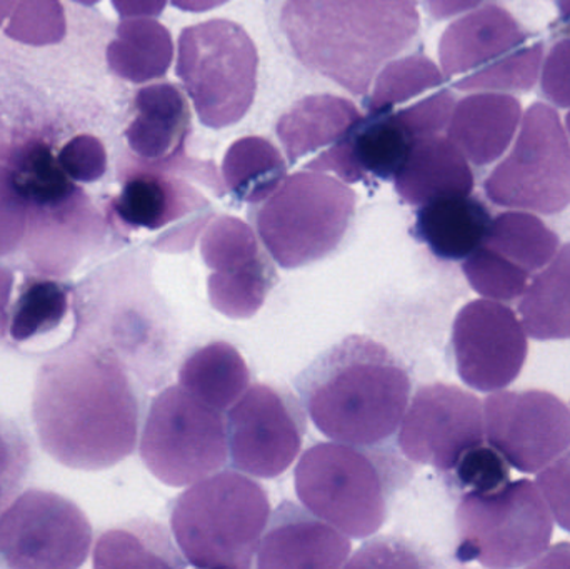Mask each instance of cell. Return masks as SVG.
<instances>
[{
  "instance_id": "83f0119b",
  "label": "cell",
  "mask_w": 570,
  "mask_h": 569,
  "mask_svg": "<svg viewBox=\"0 0 570 569\" xmlns=\"http://www.w3.org/2000/svg\"><path fill=\"white\" fill-rule=\"evenodd\" d=\"M492 216L478 197L449 196L419 207L414 234L442 261H464L488 234Z\"/></svg>"
},
{
  "instance_id": "e0dca14e",
  "label": "cell",
  "mask_w": 570,
  "mask_h": 569,
  "mask_svg": "<svg viewBox=\"0 0 570 569\" xmlns=\"http://www.w3.org/2000/svg\"><path fill=\"white\" fill-rule=\"evenodd\" d=\"M484 424L485 441L521 473H541L570 448V410L549 391H494Z\"/></svg>"
},
{
  "instance_id": "ac0fdd59",
  "label": "cell",
  "mask_w": 570,
  "mask_h": 569,
  "mask_svg": "<svg viewBox=\"0 0 570 569\" xmlns=\"http://www.w3.org/2000/svg\"><path fill=\"white\" fill-rule=\"evenodd\" d=\"M397 443L412 463L449 474L465 451L485 443L484 406L459 386H422L402 418Z\"/></svg>"
},
{
  "instance_id": "c3c4849f",
  "label": "cell",
  "mask_w": 570,
  "mask_h": 569,
  "mask_svg": "<svg viewBox=\"0 0 570 569\" xmlns=\"http://www.w3.org/2000/svg\"><path fill=\"white\" fill-rule=\"evenodd\" d=\"M19 0H0V27L6 22L7 17L12 16Z\"/></svg>"
},
{
  "instance_id": "7c38bea8",
  "label": "cell",
  "mask_w": 570,
  "mask_h": 569,
  "mask_svg": "<svg viewBox=\"0 0 570 569\" xmlns=\"http://www.w3.org/2000/svg\"><path fill=\"white\" fill-rule=\"evenodd\" d=\"M139 451L147 470L160 483L189 488L226 467V420L180 384L166 387L147 411Z\"/></svg>"
},
{
  "instance_id": "d6a6232c",
  "label": "cell",
  "mask_w": 570,
  "mask_h": 569,
  "mask_svg": "<svg viewBox=\"0 0 570 569\" xmlns=\"http://www.w3.org/2000/svg\"><path fill=\"white\" fill-rule=\"evenodd\" d=\"M94 567L184 568L187 561L160 524L137 520L99 538L94 550Z\"/></svg>"
},
{
  "instance_id": "f546056e",
  "label": "cell",
  "mask_w": 570,
  "mask_h": 569,
  "mask_svg": "<svg viewBox=\"0 0 570 569\" xmlns=\"http://www.w3.org/2000/svg\"><path fill=\"white\" fill-rule=\"evenodd\" d=\"M174 52L173 33L159 20L122 19L107 46V63L120 79L146 84L169 72Z\"/></svg>"
},
{
  "instance_id": "ba28073f",
  "label": "cell",
  "mask_w": 570,
  "mask_h": 569,
  "mask_svg": "<svg viewBox=\"0 0 570 569\" xmlns=\"http://www.w3.org/2000/svg\"><path fill=\"white\" fill-rule=\"evenodd\" d=\"M355 206L357 196L344 180L304 169L285 177L249 214L277 266L297 269L338 249L354 223Z\"/></svg>"
},
{
  "instance_id": "74e56055",
  "label": "cell",
  "mask_w": 570,
  "mask_h": 569,
  "mask_svg": "<svg viewBox=\"0 0 570 569\" xmlns=\"http://www.w3.org/2000/svg\"><path fill=\"white\" fill-rule=\"evenodd\" d=\"M448 477H452L455 484L469 493H489L499 490L511 480L508 461L489 443L465 451Z\"/></svg>"
},
{
  "instance_id": "5bb4252c",
  "label": "cell",
  "mask_w": 570,
  "mask_h": 569,
  "mask_svg": "<svg viewBox=\"0 0 570 569\" xmlns=\"http://www.w3.org/2000/svg\"><path fill=\"white\" fill-rule=\"evenodd\" d=\"M92 548V527L72 501L52 491L17 494L0 513V567L76 569Z\"/></svg>"
},
{
  "instance_id": "277c9868",
  "label": "cell",
  "mask_w": 570,
  "mask_h": 569,
  "mask_svg": "<svg viewBox=\"0 0 570 569\" xmlns=\"http://www.w3.org/2000/svg\"><path fill=\"white\" fill-rule=\"evenodd\" d=\"M73 327L66 344L119 357L137 383L153 384L167 363V313L150 279L149 259L126 254L76 284Z\"/></svg>"
},
{
  "instance_id": "ee69618b",
  "label": "cell",
  "mask_w": 570,
  "mask_h": 569,
  "mask_svg": "<svg viewBox=\"0 0 570 569\" xmlns=\"http://www.w3.org/2000/svg\"><path fill=\"white\" fill-rule=\"evenodd\" d=\"M122 19H157L163 16L169 0H110Z\"/></svg>"
},
{
  "instance_id": "f907efd6",
  "label": "cell",
  "mask_w": 570,
  "mask_h": 569,
  "mask_svg": "<svg viewBox=\"0 0 570 569\" xmlns=\"http://www.w3.org/2000/svg\"><path fill=\"white\" fill-rule=\"evenodd\" d=\"M73 2L82 3V6H96L100 0H73Z\"/></svg>"
},
{
  "instance_id": "d590c367",
  "label": "cell",
  "mask_w": 570,
  "mask_h": 569,
  "mask_svg": "<svg viewBox=\"0 0 570 569\" xmlns=\"http://www.w3.org/2000/svg\"><path fill=\"white\" fill-rule=\"evenodd\" d=\"M6 36L32 47L56 46L67 36L66 10L60 0H19Z\"/></svg>"
},
{
  "instance_id": "30bf717a",
  "label": "cell",
  "mask_w": 570,
  "mask_h": 569,
  "mask_svg": "<svg viewBox=\"0 0 570 569\" xmlns=\"http://www.w3.org/2000/svg\"><path fill=\"white\" fill-rule=\"evenodd\" d=\"M257 72L259 52L239 23L213 19L180 32L176 73L203 126L239 124L256 99Z\"/></svg>"
},
{
  "instance_id": "ab89813d",
  "label": "cell",
  "mask_w": 570,
  "mask_h": 569,
  "mask_svg": "<svg viewBox=\"0 0 570 569\" xmlns=\"http://www.w3.org/2000/svg\"><path fill=\"white\" fill-rule=\"evenodd\" d=\"M60 166L76 183L90 184L102 179L107 173V150L102 140L90 134L72 137L60 149Z\"/></svg>"
},
{
  "instance_id": "bcb514c9",
  "label": "cell",
  "mask_w": 570,
  "mask_h": 569,
  "mask_svg": "<svg viewBox=\"0 0 570 569\" xmlns=\"http://www.w3.org/2000/svg\"><path fill=\"white\" fill-rule=\"evenodd\" d=\"M13 267L10 264L0 261V341L9 333V313L10 304H12Z\"/></svg>"
},
{
  "instance_id": "1f68e13d",
  "label": "cell",
  "mask_w": 570,
  "mask_h": 569,
  "mask_svg": "<svg viewBox=\"0 0 570 569\" xmlns=\"http://www.w3.org/2000/svg\"><path fill=\"white\" fill-rule=\"evenodd\" d=\"M519 314L525 333L534 340H570V243L524 291Z\"/></svg>"
},
{
  "instance_id": "52a82bcc",
  "label": "cell",
  "mask_w": 570,
  "mask_h": 569,
  "mask_svg": "<svg viewBox=\"0 0 570 569\" xmlns=\"http://www.w3.org/2000/svg\"><path fill=\"white\" fill-rule=\"evenodd\" d=\"M377 447L317 443L295 467V493L308 511L337 528L345 537L364 540L377 533L389 514V501L411 477L392 454L382 458Z\"/></svg>"
},
{
  "instance_id": "681fc988",
  "label": "cell",
  "mask_w": 570,
  "mask_h": 569,
  "mask_svg": "<svg viewBox=\"0 0 570 569\" xmlns=\"http://www.w3.org/2000/svg\"><path fill=\"white\" fill-rule=\"evenodd\" d=\"M558 9L561 22L570 27V0H558Z\"/></svg>"
},
{
  "instance_id": "d6986e66",
  "label": "cell",
  "mask_w": 570,
  "mask_h": 569,
  "mask_svg": "<svg viewBox=\"0 0 570 569\" xmlns=\"http://www.w3.org/2000/svg\"><path fill=\"white\" fill-rule=\"evenodd\" d=\"M114 233L107 213L77 186L49 204L33 206L26 243L12 267L22 273L69 279L106 247Z\"/></svg>"
},
{
  "instance_id": "ffe728a7",
  "label": "cell",
  "mask_w": 570,
  "mask_h": 569,
  "mask_svg": "<svg viewBox=\"0 0 570 569\" xmlns=\"http://www.w3.org/2000/svg\"><path fill=\"white\" fill-rule=\"evenodd\" d=\"M559 251V236L534 214L511 210L492 219L481 246L462 264L469 284L488 300L511 303Z\"/></svg>"
},
{
  "instance_id": "3957f363",
  "label": "cell",
  "mask_w": 570,
  "mask_h": 569,
  "mask_svg": "<svg viewBox=\"0 0 570 569\" xmlns=\"http://www.w3.org/2000/svg\"><path fill=\"white\" fill-rule=\"evenodd\" d=\"M295 390L324 436L372 448L397 433L412 383L384 344L352 334L315 357L295 377Z\"/></svg>"
},
{
  "instance_id": "f6af8a7d",
  "label": "cell",
  "mask_w": 570,
  "mask_h": 569,
  "mask_svg": "<svg viewBox=\"0 0 570 569\" xmlns=\"http://www.w3.org/2000/svg\"><path fill=\"white\" fill-rule=\"evenodd\" d=\"M421 2L432 19L448 20L478 9L485 0H421Z\"/></svg>"
},
{
  "instance_id": "9c48e42d",
  "label": "cell",
  "mask_w": 570,
  "mask_h": 569,
  "mask_svg": "<svg viewBox=\"0 0 570 569\" xmlns=\"http://www.w3.org/2000/svg\"><path fill=\"white\" fill-rule=\"evenodd\" d=\"M542 59L544 43L532 40L518 19L495 3L455 19L439 42L445 80L464 92L531 90Z\"/></svg>"
},
{
  "instance_id": "d4e9b609",
  "label": "cell",
  "mask_w": 570,
  "mask_h": 569,
  "mask_svg": "<svg viewBox=\"0 0 570 569\" xmlns=\"http://www.w3.org/2000/svg\"><path fill=\"white\" fill-rule=\"evenodd\" d=\"M521 100L508 92H475L455 102L448 137L475 166L495 163L521 124Z\"/></svg>"
},
{
  "instance_id": "2e32d148",
  "label": "cell",
  "mask_w": 570,
  "mask_h": 569,
  "mask_svg": "<svg viewBox=\"0 0 570 569\" xmlns=\"http://www.w3.org/2000/svg\"><path fill=\"white\" fill-rule=\"evenodd\" d=\"M200 256L209 267L207 293L214 310L230 320L259 313L277 284L273 256L264 251L256 229L229 214L213 217L203 237Z\"/></svg>"
},
{
  "instance_id": "8fae6325",
  "label": "cell",
  "mask_w": 570,
  "mask_h": 569,
  "mask_svg": "<svg viewBox=\"0 0 570 569\" xmlns=\"http://www.w3.org/2000/svg\"><path fill=\"white\" fill-rule=\"evenodd\" d=\"M462 563L509 569L531 567L548 550L554 533L551 510L538 484H504L489 493H465L455 511Z\"/></svg>"
},
{
  "instance_id": "5b68a950",
  "label": "cell",
  "mask_w": 570,
  "mask_h": 569,
  "mask_svg": "<svg viewBox=\"0 0 570 569\" xmlns=\"http://www.w3.org/2000/svg\"><path fill=\"white\" fill-rule=\"evenodd\" d=\"M120 189L110 199L107 217L114 234H154L160 253H186L213 220L209 194L224 197L226 187L210 160L186 154L167 160L134 156L120 167Z\"/></svg>"
},
{
  "instance_id": "7bdbcfd3",
  "label": "cell",
  "mask_w": 570,
  "mask_h": 569,
  "mask_svg": "<svg viewBox=\"0 0 570 569\" xmlns=\"http://www.w3.org/2000/svg\"><path fill=\"white\" fill-rule=\"evenodd\" d=\"M0 90V163L6 164L19 147L39 136V129L26 112L12 109V97L7 99Z\"/></svg>"
},
{
  "instance_id": "9a60e30c",
  "label": "cell",
  "mask_w": 570,
  "mask_h": 569,
  "mask_svg": "<svg viewBox=\"0 0 570 569\" xmlns=\"http://www.w3.org/2000/svg\"><path fill=\"white\" fill-rule=\"evenodd\" d=\"M226 426L233 467L247 477L274 480L297 460L307 420L291 391L259 383L229 408Z\"/></svg>"
},
{
  "instance_id": "4316f807",
  "label": "cell",
  "mask_w": 570,
  "mask_h": 569,
  "mask_svg": "<svg viewBox=\"0 0 570 569\" xmlns=\"http://www.w3.org/2000/svg\"><path fill=\"white\" fill-rule=\"evenodd\" d=\"M394 186L404 203L421 207L441 197L469 196L474 173L461 149L438 134L415 140Z\"/></svg>"
},
{
  "instance_id": "7dc6e473",
  "label": "cell",
  "mask_w": 570,
  "mask_h": 569,
  "mask_svg": "<svg viewBox=\"0 0 570 569\" xmlns=\"http://www.w3.org/2000/svg\"><path fill=\"white\" fill-rule=\"evenodd\" d=\"M227 2L229 0H170L176 9L184 10V12H207V10L226 6Z\"/></svg>"
},
{
  "instance_id": "8d00e7d4",
  "label": "cell",
  "mask_w": 570,
  "mask_h": 569,
  "mask_svg": "<svg viewBox=\"0 0 570 569\" xmlns=\"http://www.w3.org/2000/svg\"><path fill=\"white\" fill-rule=\"evenodd\" d=\"M30 216L32 200L12 167L0 163V261L10 266L26 243Z\"/></svg>"
},
{
  "instance_id": "e575fe53",
  "label": "cell",
  "mask_w": 570,
  "mask_h": 569,
  "mask_svg": "<svg viewBox=\"0 0 570 569\" xmlns=\"http://www.w3.org/2000/svg\"><path fill=\"white\" fill-rule=\"evenodd\" d=\"M415 140L407 127L391 114L367 110L355 127L352 139V153L362 180L365 177L394 179Z\"/></svg>"
},
{
  "instance_id": "cb8c5ba5",
  "label": "cell",
  "mask_w": 570,
  "mask_h": 569,
  "mask_svg": "<svg viewBox=\"0 0 570 569\" xmlns=\"http://www.w3.org/2000/svg\"><path fill=\"white\" fill-rule=\"evenodd\" d=\"M351 538L302 504L285 501L261 540L254 567L261 569H338L351 558Z\"/></svg>"
},
{
  "instance_id": "484cf974",
  "label": "cell",
  "mask_w": 570,
  "mask_h": 569,
  "mask_svg": "<svg viewBox=\"0 0 570 569\" xmlns=\"http://www.w3.org/2000/svg\"><path fill=\"white\" fill-rule=\"evenodd\" d=\"M134 112L126 129L134 156L167 160L184 154L190 134V109L179 87L170 82L142 87L134 99Z\"/></svg>"
},
{
  "instance_id": "836d02e7",
  "label": "cell",
  "mask_w": 570,
  "mask_h": 569,
  "mask_svg": "<svg viewBox=\"0 0 570 569\" xmlns=\"http://www.w3.org/2000/svg\"><path fill=\"white\" fill-rule=\"evenodd\" d=\"M223 177L234 199L254 206L267 199L283 184L287 177V163L271 140L247 136L227 149Z\"/></svg>"
},
{
  "instance_id": "60d3db41",
  "label": "cell",
  "mask_w": 570,
  "mask_h": 569,
  "mask_svg": "<svg viewBox=\"0 0 570 569\" xmlns=\"http://www.w3.org/2000/svg\"><path fill=\"white\" fill-rule=\"evenodd\" d=\"M538 474L535 484L556 523L570 533V448Z\"/></svg>"
},
{
  "instance_id": "7402d4cb",
  "label": "cell",
  "mask_w": 570,
  "mask_h": 569,
  "mask_svg": "<svg viewBox=\"0 0 570 569\" xmlns=\"http://www.w3.org/2000/svg\"><path fill=\"white\" fill-rule=\"evenodd\" d=\"M364 114L352 100L315 94L297 100L277 122V137L291 166L334 173L347 184L361 183L352 139Z\"/></svg>"
},
{
  "instance_id": "f1b7e54d",
  "label": "cell",
  "mask_w": 570,
  "mask_h": 569,
  "mask_svg": "<svg viewBox=\"0 0 570 569\" xmlns=\"http://www.w3.org/2000/svg\"><path fill=\"white\" fill-rule=\"evenodd\" d=\"M250 371L243 354L226 341L197 347L179 370V384L197 400L226 413L246 393Z\"/></svg>"
},
{
  "instance_id": "7a4b0ae2",
  "label": "cell",
  "mask_w": 570,
  "mask_h": 569,
  "mask_svg": "<svg viewBox=\"0 0 570 569\" xmlns=\"http://www.w3.org/2000/svg\"><path fill=\"white\" fill-rule=\"evenodd\" d=\"M277 16L295 60L354 96L421 32L415 0H283Z\"/></svg>"
},
{
  "instance_id": "816d5d0a",
  "label": "cell",
  "mask_w": 570,
  "mask_h": 569,
  "mask_svg": "<svg viewBox=\"0 0 570 569\" xmlns=\"http://www.w3.org/2000/svg\"><path fill=\"white\" fill-rule=\"evenodd\" d=\"M566 122H568V130L570 134V112L568 114V117H566Z\"/></svg>"
},
{
  "instance_id": "4fadbf2b",
  "label": "cell",
  "mask_w": 570,
  "mask_h": 569,
  "mask_svg": "<svg viewBox=\"0 0 570 569\" xmlns=\"http://www.w3.org/2000/svg\"><path fill=\"white\" fill-rule=\"evenodd\" d=\"M495 206L556 214L570 204V143L558 110L535 102L524 114L511 153L489 174Z\"/></svg>"
},
{
  "instance_id": "f35d334b",
  "label": "cell",
  "mask_w": 570,
  "mask_h": 569,
  "mask_svg": "<svg viewBox=\"0 0 570 569\" xmlns=\"http://www.w3.org/2000/svg\"><path fill=\"white\" fill-rule=\"evenodd\" d=\"M32 461L29 441L13 421L0 418V513L17 497Z\"/></svg>"
},
{
  "instance_id": "44dd1931",
  "label": "cell",
  "mask_w": 570,
  "mask_h": 569,
  "mask_svg": "<svg viewBox=\"0 0 570 569\" xmlns=\"http://www.w3.org/2000/svg\"><path fill=\"white\" fill-rule=\"evenodd\" d=\"M459 376L481 393L514 383L528 360V333L511 307L494 300L465 304L452 326Z\"/></svg>"
},
{
  "instance_id": "6da1fadb",
  "label": "cell",
  "mask_w": 570,
  "mask_h": 569,
  "mask_svg": "<svg viewBox=\"0 0 570 569\" xmlns=\"http://www.w3.org/2000/svg\"><path fill=\"white\" fill-rule=\"evenodd\" d=\"M140 418L137 381L114 354L63 344L37 371L33 426L42 450L62 467H116L136 451Z\"/></svg>"
},
{
  "instance_id": "603a6c76",
  "label": "cell",
  "mask_w": 570,
  "mask_h": 569,
  "mask_svg": "<svg viewBox=\"0 0 570 569\" xmlns=\"http://www.w3.org/2000/svg\"><path fill=\"white\" fill-rule=\"evenodd\" d=\"M367 110L391 114L415 139L448 129L454 110L452 90L442 70L424 53L391 60L372 84Z\"/></svg>"
},
{
  "instance_id": "b9f144b4",
  "label": "cell",
  "mask_w": 570,
  "mask_h": 569,
  "mask_svg": "<svg viewBox=\"0 0 570 569\" xmlns=\"http://www.w3.org/2000/svg\"><path fill=\"white\" fill-rule=\"evenodd\" d=\"M541 89L554 106L570 107V39L556 42L546 57Z\"/></svg>"
},
{
  "instance_id": "8992f818",
  "label": "cell",
  "mask_w": 570,
  "mask_h": 569,
  "mask_svg": "<svg viewBox=\"0 0 570 569\" xmlns=\"http://www.w3.org/2000/svg\"><path fill=\"white\" fill-rule=\"evenodd\" d=\"M269 518L267 491L240 471L223 470L174 500L170 528L187 565L249 569Z\"/></svg>"
},
{
  "instance_id": "4dcf8cb0",
  "label": "cell",
  "mask_w": 570,
  "mask_h": 569,
  "mask_svg": "<svg viewBox=\"0 0 570 569\" xmlns=\"http://www.w3.org/2000/svg\"><path fill=\"white\" fill-rule=\"evenodd\" d=\"M73 290L76 284L69 279L23 273L16 300L10 304V341L20 346L59 330L72 313Z\"/></svg>"
}]
</instances>
